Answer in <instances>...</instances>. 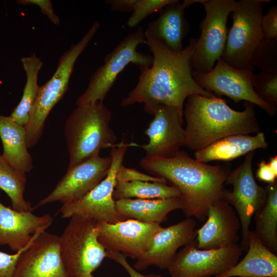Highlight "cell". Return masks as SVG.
Returning <instances> with one entry per match:
<instances>
[{
    "mask_svg": "<svg viewBox=\"0 0 277 277\" xmlns=\"http://www.w3.org/2000/svg\"><path fill=\"white\" fill-rule=\"evenodd\" d=\"M146 44L153 56L152 65L140 69L135 87L121 105L143 103L144 110L154 115L161 105L174 107L183 120L185 101L190 95L217 96L199 86L192 74L191 57L196 39L191 38L180 51L170 50L145 33Z\"/></svg>",
    "mask_w": 277,
    "mask_h": 277,
    "instance_id": "1",
    "label": "cell"
},
{
    "mask_svg": "<svg viewBox=\"0 0 277 277\" xmlns=\"http://www.w3.org/2000/svg\"><path fill=\"white\" fill-rule=\"evenodd\" d=\"M139 165L150 175L177 188L185 215L202 222L207 218L210 205L222 199L223 185L230 173L225 168L199 162L181 150L170 157L145 156Z\"/></svg>",
    "mask_w": 277,
    "mask_h": 277,
    "instance_id": "2",
    "label": "cell"
},
{
    "mask_svg": "<svg viewBox=\"0 0 277 277\" xmlns=\"http://www.w3.org/2000/svg\"><path fill=\"white\" fill-rule=\"evenodd\" d=\"M244 107L238 111L217 96H189L183 109L186 146L196 151L228 135L260 132L254 105L245 102Z\"/></svg>",
    "mask_w": 277,
    "mask_h": 277,
    "instance_id": "3",
    "label": "cell"
},
{
    "mask_svg": "<svg viewBox=\"0 0 277 277\" xmlns=\"http://www.w3.org/2000/svg\"><path fill=\"white\" fill-rule=\"evenodd\" d=\"M111 112L103 102L76 106L67 119L64 133L70 169L103 149L116 146V136L110 127Z\"/></svg>",
    "mask_w": 277,
    "mask_h": 277,
    "instance_id": "4",
    "label": "cell"
},
{
    "mask_svg": "<svg viewBox=\"0 0 277 277\" xmlns=\"http://www.w3.org/2000/svg\"><path fill=\"white\" fill-rule=\"evenodd\" d=\"M100 27V23L95 22L81 40L73 44L61 56L57 69L52 77L39 86L29 122L25 127L28 148L34 147L40 140L49 114L68 90L75 62Z\"/></svg>",
    "mask_w": 277,
    "mask_h": 277,
    "instance_id": "5",
    "label": "cell"
},
{
    "mask_svg": "<svg viewBox=\"0 0 277 277\" xmlns=\"http://www.w3.org/2000/svg\"><path fill=\"white\" fill-rule=\"evenodd\" d=\"M58 237L60 254L70 277H94L93 272L106 258L98 240L96 221L72 216Z\"/></svg>",
    "mask_w": 277,
    "mask_h": 277,
    "instance_id": "6",
    "label": "cell"
},
{
    "mask_svg": "<svg viewBox=\"0 0 277 277\" xmlns=\"http://www.w3.org/2000/svg\"><path fill=\"white\" fill-rule=\"evenodd\" d=\"M142 44H146V39L144 28L140 26L105 56L104 64L91 75L86 90L77 97L76 106L103 102L117 76L128 64L135 65L140 69L149 67L153 56L137 51Z\"/></svg>",
    "mask_w": 277,
    "mask_h": 277,
    "instance_id": "7",
    "label": "cell"
},
{
    "mask_svg": "<svg viewBox=\"0 0 277 277\" xmlns=\"http://www.w3.org/2000/svg\"><path fill=\"white\" fill-rule=\"evenodd\" d=\"M264 0H240L231 12L232 25L228 32L221 56L232 67L242 69L254 67L253 56L263 39L261 23Z\"/></svg>",
    "mask_w": 277,
    "mask_h": 277,
    "instance_id": "8",
    "label": "cell"
},
{
    "mask_svg": "<svg viewBox=\"0 0 277 277\" xmlns=\"http://www.w3.org/2000/svg\"><path fill=\"white\" fill-rule=\"evenodd\" d=\"M206 15L200 25L201 35L196 39L191 57L193 71L210 72L224 51L227 35L228 18L236 8L235 0H198Z\"/></svg>",
    "mask_w": 277,
    "mask_h": 277,
    "instance_id": "9",
    "label": "cell"
},
{
    "mask_svg": "<svg viewBox=\"0 0 277 277\" xmlns=\"http://www.w3.org/2000/svg\"><path fill=\"white\" fill-rule=\"evenodd\" d=\"M124 141L111 148L112 164L106 177L82 198L62 205L60 211L63 218L77 215L85 218L114 223L127 220L117 210L112 197L116 184V173L130 146Z\"/></svg>",
    "mask_w": 277,
    "mask_h": 277,
    "instance_id": "10",
    "label": "cell"
},
{
    "mask_svg": "<svg viewBox=\"0 0 277 277\" xmlns=\"http://www.w3.org/2000/svg\"><path fill=\"white\" fill-rule=\"evenodd\" d=\"M254 67L238 69L232 67L222 58L209 72L192 71L196 83L216 96L226 95L235 103L241 101L256 105L271 116L275 114L276 108L263 100L252 86Z\"/></svg>",
    "mask_w": 277,
    "mask_h": 277,
    "instance_id": "11",
    "label": "cell"
},
{
    "mask_svg": "<svg viewBox=\"0 0 277 277\" xmlns=\"http://www.w3.org/2000/svg\"><path fill=\"white\" fill-rule=\"evenodd\" d=\"M253 152L247 154L243 163L229 173L225 184L232 186V191L224 188L222 199L233 207L239 218L243 251L248 247V237L253 215L264 205L266 191L256 183L252 171Z\"/></svg>",
    "mask_w": 277,
    "mask_h": 277,
    "instance_id": "12",
    "label": "cell"
},
{
    "mask_svg": "<svg viewBox=\"0 0 277 277\" xmlns=\"http://www.w3.org/2000/svg\"><path fill=\"white\" fill-rule=\"evenodd\" d=\"M243 252L238 243L219 249H199L195 239L176 253L167 269L170 277L215 276L236 265Z\"/></svg>",
    "mask_w": 277,
    "mask_h": 277,
    "instance_id": "13",
    "label": "cell"
},
{
    "mask_svg": "<svg viewBox=\"0 0 277 277\" xmlns=\"http://www.w3.org/2000/svg\"><path fill=\"white\" fill-rule=\"evenodd\" d=\"M111 164V156L95 154L67 170L52 191L33 209L55 202L64 205L82 198L106 177Z\"/></svg>",
    "mask_w": 277,
    "mask_h": 277,
    "instance_id": "14",
    "label": "cell"
},
{
    "mask_svg": "<svg viewBox=\"0 0 277 277\" xmlns=\"http://www.w3.org/2000/svg\"><path fill=\"white\" fill-rule=\"evenodd\" d=\"M98 240L106 250L121 253L136 260L147 250L155 233L162 227L127 219L114 223L96 221Z\"/></svg>",
    "mask_w": 277,
    "mask_h": 277,
    "instance_id": "15",
    "label": "cell"
},
{
    "mask_svg": "<svg viewBox=\"0 0 277 277\" xmlns=\"http://www.w3.org/2000/svg\"><path fill=\"white\" fill-rule=\"evenodd\" d=\"M58 237L41 233L21 254L12 277H70L62 262Z\"/></svg>",
    "mask_w": 277,
    "mask_h": 277,
    "instance_id": "16",
    "label": "cell"
},
{
    "mask_svg": "<svg viewBox=\"0 0 277 277\" xmlns=\"http://www.w3.org/2000/svg\"><path fill=\"white\" fill-rule=\"evenodd\" d=\"M196 222L187 217L166 228L162 227L154 235L146 252L133 265L137 271L154 266L167 269L179 248L184 246L196 236Z\"/></svg>",
    "mask_w": 277,
    "mask_h": 277,
    "instance_id": "17",
    "label": "cell"
},
{
    "mask_svg": "<svg viewBox=\"0 0 277 277\" xmlns=\"http://www.w3.org/2000/svg\"><path fill=\"white\" fill-rule=\"evenodd\" d=\"M183 120L173 107L161 105L145 130L149 138L147 144L139 146L147 156L170 157L186 146Z\"/></svg>",
    "mask_w": 277,
    "mask_h": 277,
    "instance_id": "18",
    "label": "cell"
},
{
    "mask_svg": "<svg viewBox=\"0 0 277 277\" xmlns=\"http://www.w3.org/2000/svg\"><path fill=\"white\" fill-rule=\"evenodd\" d=\"M241 224L232 207L222 199L209 206L206 221L196 229L197 247L214 249L236 244Z\"/></svg>",
    "mask_w": 277,
    "mask_h": 277,
    "instance_id": "19",
    "label": "cell"
},
{
    "mask_svg": "<svg viewBox=\"0 0 277 277\" xmlns=\"http://www.w3.org/2000/svg\"><path fill=\"white\" fill-rule=\"evenodd\" d=\"M53 222L51 215L19 212L0 202V245H8L15 252L26 247L34 234L45 231Z\"/></svg>",
    "mask_w": 277,
    "mask_h": 277,
    "instance_id": "20",
    "label": "cell"
},
{
    "mask_svg": "<svg viewBox=\"0 0 277 277\" xmlns=\"http://www.w3.org/2000/svg\"><path fill=\"white\" fill-rule=\"evenodd\" d=\"M185 8L179 1L173 0L160 11L157 19L148 23L145 33L171 50L181 51L183 40L189 32Z\"/></svg>",
    "mask_w": 277,
    "mask_h": 277,
    "instance_id": "21",
    "label": "cell"
},
{
    "mask_svg": "<svg viewBox=\"0 0 277 277\" xmlns=\"http://www.w3.org/2000/svg\"><path fill=\"white\" fill-rule=\"evenodd\" d=\"M247 252L243 259L215 277H277V256L260 241L254 231L248 237Z\"/></svg>",
    "mask_w": 277,
    "mask_h": 277,
    "instance_id": "22",
    "label": "cell"
},
{
    "mask_svg": "<svg viewBox=\"0 0 277 277\" xmlns=\"http://www.w3.org/2000/svg\"><path fill=\"white\" fill-rule=\"evenodd\" d=\"M268 147L264 133L255 135L233 134L219 139L194 152L195 159L207 163L212 161H231L254 150Z\"/></svg>",
    "mask_w": 277,
    "mask_h": 277,
    "instance_id": "23",
    "label": "cell"
},
{
    "mask_svg": "<svg viewBox=\"0 0 277 277\" xmlns=\"http://www.w3.org/2000/svg\"><path fill=\"white\" fill-rule=\"evenodd\" d=\"M117 211L127 219L160 224L167 220L172 211L182 209L181 197L163 199H123L115 201Z\"/></svg>",
    "mask_w": 277,
    "mask_h": 277,
    "instance_id": "24",
    "label": "cell"
},
{
    "mask_svg": "<svg viewBox=\"0 0 277 277\" xmlns=\"http://www.w3.org/2000/svg\"><path fill=\"white\" fill-rule=\"evenodd\" d=\"M0 138L4 159L18 171L27 173L33 168V160L28 151L25 127L10 116L0 115Z\"/></svg>",
    "mask_w": 277,
    "mask_h": 277,
    "instance_id": "25",
    "label": "cell"
},
{
    "mask_svg": "<svg viewBox=\"0 0 277 277\" xmlns=\"http://www.w3.org/2000/svg\"><path fill=\"white\" fill-rule=\"evenodd\" d=\"M266 200L263 206L255 212L254 232L271 252H277V182L265 188Z\"/></svg>",
    "mask_w": 277,
    "mask_h": 277,
    "instance_id": "26",
    "label": "cell"
},
{
    "mask_svg": "<svg viewBox=\"0 0 277 277\" xmlns=\"http://www.w3.org/2000/svg\"><path fill=\"white\" fill-rule=\"evenodd\" d=\"M21 61L26 74V82L22 98L10 116L16 123L25 127L29 122L39 87L37 78L43 63L35 53L22 57Z\"/></svg>",
    "mask_w": 277,
    "mask_h": 277,
    "instance_id": "27",
    "label": "cell"
},
{
    "mask_svg": "<svg viewBox=\"0 0 277 277\" xmlns=\"http://www.w3.org/2000/svg\"><path fill=\"white\" fill-rule=\"evenodd\" d=\"M175 186L160 182L134 181L116 183L112 197L114 201L135 197L140 199H163L181 197Z\"/></svg>",
    "mask_w": 277,
    "mask_h": 277,
    "instance_id": "28",
    "label": "cell"
},
{
    "mask_svg": "<svg viewBox=\"0 0 277 277\" xmlns=\"http://www.w3.org/2000/svg\"><path fill=\"white\" fill-rule=\"evenodd\" d=\"M26 182V173L13 168L0 154V189L10 198L12 209L17 211L33 210L24 196Z\"/></svg>",
    "mask_w": 277,
    "mask_h": 277,
    "instance_id": "29",
    "label": "cell"
},
{
    "mask_svg": "<svg viewBox=\"0 0 277 277\" xmlns=\"http://www.w3.org/2000/svg\"><path fill=\"white\" fill-rule=\"evenodd\" d=\"M252 86L263 100L276 108L277 71H261L258 74H253Z\"/></svg>",
    "mask_w": 277,
    "mask_h": 277,
    "instance_id": "30",
    "label": "cell"
},
{
    "mask_svg": "<svg viewBox=\"0 0 277 277\" xmlns=\"http://www.w3.org/2000/svg\"><path fill=\"white\" fill-rule=\"evenodd\" d=\"M261 71H277V39L263 38L252 62Z\"/></svg>",
    "mask_w": 277,
    "mask_h": 277,
    "instance_id": "31",
    "label": "cell"
},
{
    "mask_svg": "<svg viewBox=\"0 0 277 277\" xmlns=\"http://www.w3.org/2000/svg\"><path fill=\"white\" fill-rule=\"evenodd\" d=\"M173 0H136L133 11L127 22L129 28L136 27L148 15L160 11Z\"/></svg>",
    "mask_w": 277,
    "mask_h": 277,
    "instance_id": "32",
    "label": "cell"
},
{
    "mask_svg": "<svg viewBox=\"0 0 277 277\" xmlns=\"http://www.w3.org/2000/svg\"><path fill=\"white\" fill-rule=\"evenodd\" d=\"M44 231L34 234L32 241L24 248L14 254H8L0 251V277H12L21 254L33 242L38 235Z\"/></svg>",
    "mask_w": 277,
    "mask_h": 277,
    "instance_id": "33",
    "label": "cell"
},
{
    "mask_svg": "<svg viewBox=\"0 0 277 277\" xmlns=\"http://www.w3.org/2000/svg\"><path fill=\"white\" fill-rule=\"evenodd\" d=\"M115 180L116 183L140 181L167 183L164 179L144 173L135 169L127 168L123 163L119 166L116 171Z\"/></svg>",
    "mask_w": 277,
    "mask_h": 277,
    "instance_id": "34",
    "label": "cell"
},
{
    "mask_svg": "<svg viewBox=\"0 0 277 277\" xmlns=\"http://www.w3.org/2000/svg\"><path fill=\"white\" fill-rule=\"evenodd\" d=\"M263 37L277 39V6L272 5L267 14L263 15L261 23Z\"/></svg>",
    "mask_w": 277,
    "mask_h": 277,
    "instance_id": "35",
    "label": "cell"
},
{
    "mask_svg": "<svg viewBox=\"0 0 277 277\" xmlns=\"http://www.w3.org/2000/svg\"><path fill=\"white\" fill-rule=\"evenodd\" d=\"M106 258L114 261L121 265L127 272L130 277H164L157 274H143L141 273L129 264L126 257L121 253L106 250Z\"/></svg>",
    "mask_w": 277,
    "mask_h": 277,
    "instance_id": "36",
    "label": "cell"
},
{
    "mask_svg": "<svg viewBox=\"0 0 277 277\" xmlns=\"http://www.w3.org/2000/svg\"><path fill=\"white\" fill-rule=\"evenodd\" d=\"M19 4L35 5L39 7L43 14L47 16L49 20L55 25H59L60 20L58 16L54 13L52 3L50 0H18Z\"/></svg>",
    "mask_w": 277,
    "mask_h": 277,
    "instance_id": "37",
    "label": "cell"
},
{
    "mask_svg": "<svg viewBox=\"0 0 277 277\" xmlns=\"http://www.w3.org/2000/svg\"><path fill=\"white\" fill-rule=\"evenodd\" d=\"M258 167L256 175L260 180L268 184L276 181L277 175L274 173L268 163L264 161H262L259 164Z\"/></svg>",
    "mask_w": 277,
    "mask_h": 277,
    "instance_id": "38",
    "label": "cell"
},
{
    "mask_svg": "<svg viewBox=\"0 0 277 277\" xmlns=\"http://www.w3.org/2000/svg\"><path fill=\"white\" fill-rule=\"evenodd\" d=\"M136 0H106L105 3L110 6L112 11L132 12Z\"/></svg>",
    "mask_w": 277,
    "mask_h": 277,
    "instance_id": "39",
    "label": "cell"
},
{
    "mask_svg": "<svg viewBox=\"0 0 277 277\" xmlns=\"http://www.w3.org/2000/svg\"><path fill=\"white\" fill-rule=\"evenodd\" d=\"M268 164L274 173L277 175V156L270 157Z\"/></svg>",
    "mask_w": 277,
    "mask_h": 277,
    "instance_id": "40",
    "label": "cell"
}]
</instances>
